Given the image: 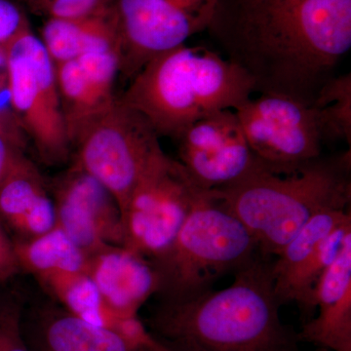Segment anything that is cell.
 <instances>
[{
    "label": "cell",
    "instance_id": "14",
    "mask_svg": "<svg viewBox=\"0 0 351 351\" xmlns=\"http://www.w3.org/2000/svg\"><path fill=\"white\" fill-rule=\"evenodd\" d=\"M21 331L31 351H137L121 332L73 315L49 299L21 313Z\"/></svg>",
    "mask_w": 351,
    "mask_h": 351
},
{
    "label": "cell",
    "instance_id": "13",
    "mask_svg": "<svg viewBox=\"0 0 351 351\" xmlns=\"http://www.w3.org/2000/svg\"><path fill=\"white\" fill-rule=\"evenodd\" d=\"M55 69L71 144L75 134L85 124L117 100L114 86L121 71V58L119 51H104L55 64Z\"/></svg>",
    "mask_w": 351,
    "mask_h": 351
},
{
    "label": "cell",
    "instance_id": "16",
    "mask_svg": "<svg viewBox=\"0 0 351 351\" xmlns=\"http://www.w3.org/2000/svg\"><path fill=\"white\" fill-rule=\"evenodd\" d=\"M34 279L48 298L73 315L117 330L136 343L145 336V325L138 317L121 320L110 311L86 272H52Z\"/></svg>",
    "mask_w": 351,
    "mask_h": 351
},
{
    "label": "cell",
    "instance_id": "3",
    "mask_svg": "<svg viewBox=\"0 0 351 351\" xmlns=\"http://www.w3.org/2000/svg\"><path fill=\"white\" fill-rule=\"evenodd\" d=\"M211 193L243 223L262 255L276 257L316 214L350 210V149L292 172H276L258 159L239 180Z\"/></svg>",
    "mask_w": 351,
    "mask_h": 351
},
{
    "label": "cell",
    "instance_id": "18",
    "mask_svg": "<svg viewBox=\"0 0 351 351\" xmlns=\"http://www.w3.org/2000/svg\"><path fill=\"white\" fill-rule=\"evenodd\" d=\"M21 272L34 278L52 272H87L89 256L59 226L40 237L13 241Z\"/></svg>",
    "mask_w": 351,
    "mask_h": 351
},
{
    "label": "cell",
    "instance_id": "21",
    "mask_svg": "<svg viewBox=\"0 0 351 351\" xmlns=\"http://www.w3.org/2000/svg\"><path fill=\"white\" fill-rule=\"evenodd\" d=\"M313 106L319 117L325 143L351 144V75L332 77L318 92Z\"/></svg>",
    "mask_w": 351,
    "mask_h": 351
},
{
    "label": "cell",
    "instance_id": "30",
    "mask_svg": "<svg viewBox=\"0 0 351 351\" xmlns=\"http://www.w3.org/2000/svg\"><path fill=\"white\" fill-rule=\"evenodd\" d=\"M6 69L5 45L0 46V69Z\"/></svg>",
    "mask_w": 351,
    "mask_h": 351
},
{
    "label": "cell",
    "instance_id": "2",
    "mask_svg": "<svg viewBox=\"0 0 351 351\" xmlns=\"http://www.w3.org/2000/svg\"><path fill=\"white\" fill-rule=\"evenodd\" d=\"M280 306L272 261L258 253L232 285L188 301H158L144 324L170 351H301Z\"/></svg>",
    "mask_w": 351,
    "mask_h": 351
},
{
    "label": "cell",
    "instance_id": "24",
    "mask_svg": "<svg viewBox=\"0 0 351 351\" xmlns=\"http://www.w3.org/2000/svg\"><path fill=\"white\" fill-rule=\"evenodd\" d=\"M27 20L10 0H0V46H4L27 27Z\"/></svg>",
    "mask_w": 351,
    "mask_h": 351
},
{
    "label": "cell",
    "instance_id": "19",
    "mask_svg": "<svg viewBox=\"0 0 351 351\" xmlns=\"http://www.w3.org/2000/svg\"><path fill=\"white\" fill-rule=\"evenodd\" d=\"M49 195L36 164L21 154L0 182V221L10 237L21 221Z\"/></svg>",
    "mask_w": 351,
    "mask_h": 351
},
{
    "label": "cell",
    "instance_id": "15",
    "mask_svg": "<svg viewBox=\"0 0 351 351\" xmlns=\"http://www.w3.org/2000/svg\"><path fill=\"white\" fill-rule=\"evenodd\" d=\"M86 274L121 320L138 317L140 309L158 291V276L151 261L126 246H110L90 255Z\"/></svg>",
    "mask_w": 351,
    "mask_h": 351
},
{
    "label": "cell",
    "instance_id": "26",
    "mask_svg": "<svg viewBox=\"0 0 351 351\" xmlns=\"http://www.w3.org/2000/svg\"><path fill=\"white\" fill-rule=\"evenodd\" d=\"M22 154V147L11 138L0 134V182Z\"/></svg>",
    "mask_w": 351,
    "mask_h": 351
},
{
    "label": "cell",
    "instance_id": "7",
    "mask_svg": "<svg viewBox=\"0 0 351 351\" xmlns=\"http://www.w3.org/2000/svg\"><path fill=\"white\" fill-rule=\"evenodd\" d=\"M71 145L73 163L112 193L121 214L138 180L163 152L149 121L119 98L85 124Z\"/></svg>",
    "mask_w": 351,
    "mask_h": 351
},
{
    "label": "cell",
    "instance_id": "23",
    "mask_svg": "<svg viewBox=\"0 0 351 351\" xmlns=\"http://www.w3.org/2000/svg\"><path fill=\"white\" fill-rule=\"evenodd\" d=\"M24 302L0 317V351H31L21 331V313Z\"/></svg>",
    "mask_w": 351,
    "mask_h": 351
},
{
    "label": "cell",
    "instance_id": "22",
    "mask_svg": "<svg viewBox=\"0 0 351 351\" xmlns=\"http://www.w3.org/2000/svg\"><path fill=\"white\" fill-rule=\"evenodd\" d=\"M351 290V235L346 239L336 258L318 277L311 293V313L339 300Z\"/></svg>",
    "mask_w": 351,
    "mask_h": 351
},
{
    "label": "cell",
    "instance_id": "8",
    "mask_svg": "<svg viewBox=\"0 0 351 351\" xmlns=\"http://www.w3.org/2000/svg\"><path fill=\"white\" fill-rule=\"evenodd\" d=\"M204 191L180 161L164 152L159 154L138 180L122 212L125 246L156 260L169 248Z\"/></svg>",
    "mask_w": 351,
    "mask_h": 351
},
{
    "label": "cell",
    "instance_id": "10",
    "mask_svg": "<svg viewBox=\"0 0 351 351\" xmlns=\"http://www.w3.org/2000/svg\"><path fill=\"white\" fill-rule=\"evenodd\" d=\"M219 0H112L121 73L133 77L152 58L206 31Z\"/></svg>",
    "mask_w": 351,
    "mask_h": 351
},
{
    "label": "cell",
    "instance_id": "11",
    "mask_svg": "<svg viewBox=\"0 0 351 351\" xmlns=\"http://www.w3.org/2000/svg\"><path fill=\"white\" fill-rule=\"evenodd\" d=\"M57 226L88 256L110 246H125L119 202L93 176L71 164L49 189Z\"/></svg>",
    "mask_w": 351,
    "mask_h": 351
},
{
    "label": "cell",
    "instance_id": "9",
    "mask_svg": "<svg viewBox=\"0 0 351 351\" xmlns=\"http://www.w3.org/2000/svg\"><path fill=\"white\" fill-rule=\"evenodd\" d=\"M252 152L276 172H292L322 154L317 110L280 95L261 94L234 110Z\"/></svg>",
    "mask_w": 351,
    "mask_h": 351
},
{
    "label": "cell",
    "instance_id": "27",
    "mask_svg": "<svg viewBox=\"0 0 351 351\" xmlns=\"http://www.w3.org/2000/svg\"><path fill=\"white\" fill-rule=\"evenodd\" d=\"M4 285L5 284H0V317L23 302L17 295L11 294Z\"/></svg>",
    "mask_w": 351,
    "mask_h": 351
},
{
    "label": "cell",
    "instance_id": "29",
    "mask_svg": "<svg viewBox=\"0 0 351 351\" xmlns=\"http://www.w3.org/2000/svg\"><path fill=\"white\" fill-rule=\"evenodd\" d=\"M137 351H170L167 348H164L162 345L156 341V339L152 338V341H149L147 345L141 346L138 348Z\"/></svg>",
    "mask_w": 351,
    "mask_h": 351
},
{
    "label": "cell",
    "instance_id": "1",
    "mask_svg": "<svg viewBox=\"0 0 351 351\" xmlns=\"http://www.w3.org/2000/svg\"><path fill=\"white\" fill-rule=\"evenodd\" d=\"M206 31L255 92L313 105L351 48V0H219Z\"/></svg>",
    "mask_w": 351,
    "mask_h": 351
},
{
    "label": "cell",
    "instance_id": "20",
    "mask_svg": "<svg viewBox=\"0 0 351 351\" xmlns=\"http://www.w3.org/2000/svg\"><path fill=\"white\" fill-rule=\"evenodd\" d=\"M318 309L317 316L307 320L298 334L300 341L330 351H351V290Z\"/></svg>",
    "mask_w": 351,
    "mask_h": 351
},
{
    "label": "cell",
    "instance_id": "5",
    "mask_svg": "<svg viewBox=\"0 0 351 351\" xmlns=\"http://www.w3.org/2000/svg\"><path fill=\"white\" fill-rule=\"evenodd\" d=\"M258 253L257 242L243 223L211 191H204L169 248L151 261L159 280L154 297L164 302L195 299Z\"/></svg>",
    "mask_w": 351,
    "mask_h": 351
},
{
    "label": "cell",
    "instance_id": "31",
    "mask_svg": "<svg viewBox=\"0 0 351 351\" xmlns=\"http://www.w3.org/2000/svg\"><path fill=\"white\" fill-rule=\"evenodd\" d=\"M32 1L34 7H38L39 4L43 3V2L46 1V0H32Z\"/></svg>",
    "mask_w": 351,
    "mask_h": 351
},
{
    "label": "cell",
    "instance_id": "6",
    "mask_svg": "<svg viewBox=\"0 0 351 351\" xmlns=\"http://www.w3.org/2000/svg\"><path fill=\"white\" fill-rule=\"evenodd\" d=\"M7 93L18 122L47 165L73 154L56 69L40 38L29 25L5 44Z\"/></svg>",
    "mask_w": 351,
    "mask_h": 351
},
{
    "label": "cell",
    "instance_id": "17",
    "mask_svg": "<svg viewBox=\"0 0 351 351\" xmlns=\"http://www.w3.org/2000/svg\"><path fill=\"white\" fill-rule=\"evenodd\" d=\"M40 39L54 64L92 53L120 52L119 29L110 6L100 13L80 19L49 18L43 25Z\"/></svg>",
    "mask_w": 351,
    "mask_h": 351
},
{
    "label": "cell",
    "instance_id": "28",
    "mask_svg": "<svg viewBox=\"0 0 351 351\" xmlns=\"http://www.w3.org/2000/svg\"><path fill=\"white\" fill-rule=\"evenodd\" d=\"M0 134L11 138L13 142H15L16 144L22 147L23 141L21 140L19 135H17V133L13 132L12 129L9 127L8 124H7L5 117L2 115L1 112H0Z\"/></svg>",
    "mask_w": 351,
    "mask_h": 351
},
{
    "label": "cell",
    "instance_id": "12",
    "mask_svg": "<svg viewBox=\"0 0 351 351\" xmlns=\"http://www.w3.org/2000/svg\"><path fill=\"white\" fill-rule=\"evenodd\" d=\"M178 142L180 162L203 191L232 184L258 162L234 110H219L198 120Z\"/></svg>",
    "mask_w": 351,
    "mask_h": 351
},
{
    "label": "cell",
    "instance_id": "4",
    "mask_svg": "<svg viewBox=\"0 0 351 351\" xmlns=\"http://www.w3.org/2000/svg\"><path fill=\"white\" fill-rule=\"evenodd\" d=\"M254 92L251 78L219 53L184 44L149 60L119 99L159 137L178 141L198 120L237 110Z\"/></svg>",
    "mask_w": 351,
    "mask_h": 351
},
{
    "label": "cell",
    "instance_id": "32",
    "mask_svg": "<svg viewBox=\"0 0 351 351\" xmlns=\"http://www.w3.org/2000/svg\"><path fill=\"white\" fill-rule=\"evenodd\" d=\"M319 351H330V350H325V348H320Z\"/></svg>",
    "mask_w": 351,
    "mask_h": 351
},
{
    "label": "cell",
    "instance_id": "25",
    "mask_svg": "<svg viewBox=\"0 0 351 351\" xmlns=\"http://www.w3.org/2000/svg\"><path fill=\"white\" fill-rule=\"evenodd\" d=\"M21 274L13 240L0 221V284H6Z\"/></svg>",
    "mask_w": 351,
    "mask_h": 351
}]
</instances>
